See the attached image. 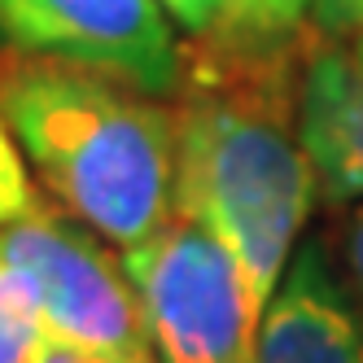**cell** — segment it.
<instances>
[{
    "mask_svg": "<svg viewBox=\"0 0 363 363\" xmlns=\"http://www.w3.org/2000/svg\"><path fill=\"white\" fill-rule=\"evenodd\" d=\"M48 342L35 289L0 258V363H44Z\"/></svg>",
    "mask_w": 363,
    "mask_h": 363,
    "instance_id": "cell-8",
    "label": "cell"
},
{
    "mask_svg": "<svg viewBox=\"0 0 363 363\" xmlns=\"http://www.w3.org/2000/svg\"><path fill=\"white\" fill-rule=\"evenodd\" d=\"M0 31L31 53L114 74L140 92L179 84V44L158 0H0Z\"/></svg>",
    "mask_w": 363,
    "mask_h": 363,
    "instance_id": "cell-5",
    "label": "cell"
},
{
    "mask_svg": "<svg viewBox=\"0 0 363 363\" xmlns=\"http://www.w3.org/2000/svg\"><path fill=\"white\" fill-rule=\"evenodd\" d=\"M311 18L328 40H342L350 31L363 35V0H311Z\"/></svg>",
    "mask_w": 363,
    "mask_h": 363,
    "instance_id": "cell-12",
    "label": "cell"
},
{
    "mask_svg": "<svg viewBox=\"0 0 363 363\" xmlns=\"http://www.w3.org/2000/svg\"><path fill=\"white\" fill-rule=\"evenodd\" d=\"M158 363H254L258 311L232 254L189 219L123 250Z\"/></svg>",
    "mask_w": 363,
    "mask_h": 363,
    "instance_id": "cell-3",
    "label": "cell"
},
{
    "mask_svg": "<svg viewBox=\"0 0 363 363\" xmlns=\"http://www.w3.org/2000/svg\"><path fill=\"white\" fill-rule=\"evenodd\" d=\"M328 258L337 267V280H342V289L350 294L359 320H363V206L346 211L337 219L333 237H328Z\"/></svg>",
    "mask_w": 363,
    "mask_h": 363,
    "instance_id": "cell-10",
    "label": "cell"
},
{
    "mask_svg": "<svg viewBox=\"0 0 363 363\" xmlns=\"http://www.w3.org/2000/svg\"><path fill=\"white\" fill-rule=\"evenodd\" d=\"M254 363H363V320L328 245H302L258 320Z\"/></svg>",
    "mask_w": 363,
    "mask_h": 363,
    "instance_id": "cell-6",
    "label": "cell"
},
{
    "mask_svg": "<svg viewBox=\"0 0 363 363\" xmlns=\"http://www.w3.org/2000/svg\"><path fill=\"white\" fill-rule=\"evenodd\" d=\"M0 258L35 289L53 342L84 346L110 363H153L132 280L84 223L35 201L0 228Z\"/></svg>",
    "mask_w": 363,
    "mask_h": 363,
    "instance_id": "cell-4",
    "label": "cell"
},
{
    "mask_svg": "<svg viewBox=\"0 0 363 363\" xmlns=\"http://www.w3.org/2000/svg\"><path fill=\"white\" fill-rule=\"evenodd\" d=\"M315 206L298 136L237 96H193L175 114V211L232 254L263 315Z\"/></svg>",
    "mask_w": 363,
    "mask_h": 363,
    "instance_id": "cell-2",
    "label": "cell"
},
{
    "mask_svg": "<svg viewBox=\"0 0 363 363\" xmlns=\"http://www.w3.org/2000/svg\"><path fill=\"white\" fill-rule=\"evenodd\" d=\"M298 140L324 201H363V48H324L298 92Z\"/></svg>",
    "mask_w": 363,
    "mask_h": 363,
    "instance_id": "cell-7",
    "label": "cell"
},
{
    "mask_svg": "<svg viewBox=\"0 0 363 363\" xmlns=\"http://www.w3.org/2000/svg\"><path fill=\"white\" fill-rule=\"evenodd\" d=\"M158 5H162V9H167V18H175L184 31L201 35V31H211L215 22L223 18L228 0H158Z\"/></svg>",
    "mask_w": 363,
    "mask_h": 363,
    "instance_id": "cell-13",
    "label": "cell"
},
{
    "mask_svg": "<svg viewBox=\"0 0 363 363\" xmlns=\"http://www.w3.org/2000/svg\"><path fill=\"white\" fill-rule=\"evenodd\" d=\"M359 48H363V35H359Z\"/></svg>",
    "mask_w": 363,
    "mask_h": 363,
    "instance_id": "cell-15",
    "label": "cell"
},
{
    "mask_svg": "<svg viewBox=\"0 0 363 363\" xmlns=\"http://www.w3.org/2000/svg\"><path fill=\"white\" fill-rule=\"evenodd\" d=\"M311 0H228L219 27H228L241 40H276L298 27Z\"/></svg>",
    "mask_w": 363,
    "mask_h": 363,
    "instance_id": "cell-9",
    "label": "cell"
},
{
    "mask_svg": "<svg viewBox=\"0 0 363 363\" xmlns=\"http://www.w3.org/2000/svg\"><path fill=\"white\" fill-rule=\"evenodd\" d=\"M35 206L31 184H27V167H22V153L13 145L9 123H0V228L13 223L18 215H27Z\"/></svg>",
    "mask_w": 363,
    "mask_h": 363,
    "instance_id": "cell-11",
    "label": "cell"
},
{
    "mask_svg": "<svg viewBox=\"0 0 363 363\" xmlns=\"http://www.w3.org/2000/svg\"><path fill=\"white\" fill-rule=\"evenodd\" d=\"M44 363H110L106 354H92L84 346H66V342H48L44 350Z\"/></svg>",
    "mask_w": 363,
    "mask_h": 363,
    "instance_id": "cell-14",
    "label": "cell"
},
{
    "mask_svg": "<svg viewBox=\"0 0 363 363\" xmlns=\"http://www.w3.org/2000/svg\"><path fill=\"white\" fill-rule=\"evenodd\" d=\"M153 363H158V359H153Z\"/></svg>",
    "mask_w": 363,
    "mask_h": 363,
    "instance_id": "cell-16",
    "label": "cell"
},
{
    "mask_svg": "<svg viewBox=\"0 0 363 363\" xmlns=\"http://www.w3.org/2000/svg\"><path fill=\"white\" fill-rule=\"evenodd\" d=\"M0 114L70 215L132 250L175 215V114L127 96L96 70L22 66L0 84Z\"/></svg>",
    "mask_w": 363,
    "mask_h": 363,
    "instance_id": "cell-1",
    "label": "cell"
}]
</instances>
